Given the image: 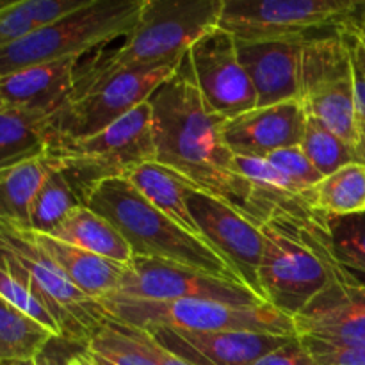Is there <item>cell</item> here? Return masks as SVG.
I'll use <instances>...</instances> for the list:
<instances>
[{
	"label": "cell",
	"mask_w": 365,
	"mask_h": 365,
	"mask_svg": "<svg viewBox=\"0 0 365 365\" xmlns=\"http://www.w3.org/2000/svg\"><path fill=\"white\" fill-rule=\"evenodd\" d=\"M52 114L31 110H0V170L46 152Z\"/></svg>",
	"instance_id": "cell-24"
},
{
	"label": "cell",
	"mask_w": 365,
	"mask_h": 365,
	"mask_svg": "<svg viewBox=\"0 0 365 365\" xmlns=\"http://www.w3.org/2000/svg\"><path fill=\"white\" fill-rule=\"evenodd\" d=\"M0 298L9 302L11 305L20 309L21 312L31 316L32 319H36L38 323H41L43 327H46L50 331H53V334L57 335V339H59V330H57L56 321L50 316L48 310L34 298V294H32L21 282H18L13 274H9L6 269H2V267H0Z\"/></svg>",
	"instance_id": "cell-33"
},
{
	"label": "cell",
	"mask_w": 365,
	"mask_h": 365,
	"mask_svg": "<svg viewBox=\"0 0 365 365\" xmlns=\"http://www.w3.org/2000/svg\"><path fill=\"white\" fill-rule=\"evenodd\" d=\"M86 205L113 223L134 257L166 260L242 284L216 250L164 216L125 177L102 182Z\"/></svg>",
	"instance_id": "cell-4"
},
{
	"label": "cell",
	"mask_w": 365,
	"mask_h": 365,
	"mask_svg": "<svg viewBox=\"0 0 365 365\" xmlns=\"http://www.w3.org/2000/svg\"><path fill=\"white\" fill-rule=\"evenodd\" d=\"M305 200L328 217L365 212V164L351 163L328 175L307 191Z\"/></svg>",
	"instance_id": "cell-25"
},
{
	"label": "cell",
	"mask_w": 365,
	"mask_h": 365,
	"mask_svg": "<svg viewBox=\"0 0 365 365\" xmlns=\"http://www.w3.org/2000/svg\"><path fill=\"white\" fill-rule=\"evenodd\" d=\"M106 319L125 327L175 328L191 331H257V334L296 337L294 321L269 303L232 305L210 299L143 302L106 296L96 302Z\"/></svg>",
	"instance_id": "cell-7"
},
{
	"label": "cell",
	"mask_w": 365,
	"mask_h": 365,
	"mask_svg": "<svg viewBox=\"0 0 365 365\" xmlns=\"http://www.w3.org/2000/svg\"><path fill=\"white\" fill-rule=\"evenodd\" d=\"M187 207L198 227L200 237L220 253L246 287L262 298L259 269L264 253V235L260 228L239 210L195 187H189L187 191Z\"/></svg>",
	"instance_id": "cell-14"
},
{
	"label": "cell",
	"mask_w": 365,
	"mask_h": 365,
	"mask_svg": "<svg viewBox=\"0 0 365 365\" xmlns=\"http://www.w3.org/2000/svg\"><path fill=\"white\" fill-rule=\"evenodd\" d=\"M299 148L323 177L356 163L355 150L312 116L307 118L305 134L299 143Z\"/></svg>",
	"instance_id": "cell-29"
},
{
	"label": "cell",
	"mask_w": 365,
	"mask_h": 365,
	"mask_svg": "<svg viewBox=\"0 0 365 365\" xmlns=\"http://www.w3.org/2000/svg\"><path fill=\"white\" fill-rule=\"evenodd\" d=\"M305 38L237 41V53L257 93V107L299 102Z\"/></svg>",
	"instance_id": "cell-18"
},
{
	"label": "cell",
	"mask_w": 365,
	"mask_h": 365,
	"mask_svg": "<svg viewBox=\"0 0 365 365\" xmlns=\"http://www.w3.org/2000/svg\"><path fill=\"white\" fill-rule=\"evenodd\" d=\"M0 267L13 274L48 310L59 341L84 348L106 321L95 299L82 294L20 225L0 221Z\"/></svg>",
	"instance_id": "cell-5"
},
{
	"label": "cell",
	"mask_w": 365,
	"mask_h": 365,
	"mask_svg": "<svg viewBox=\"0 0 365 365\" xmlns=\"http://www.w3.org/2000/svg\"><path fill=\"white\" fill-rule=\"evenodd\" d=\"M82 353L91 365H155L127 327L109 319L86 342Z\"/></svg>",
	"instance_id": "cell-28"
},
{
	"label": "cell",
	"mask_w": 365,
	"mask_h": 365,
	"mask_svg": "<svg viewBox=\"0 0 365 365\" xmlns=\"http://www.w3.org/2000/svg\"><path fill=\"white\" fill-rule=\"evenodd\" d=\"M327 217L278 216L259 227L264 235L260 292L269 305L289 317L302 312L331 282L353 277L331 255Z\"/></svg>",
	"instance_id": "cell-2"
},
{
	"label": "cell",
	"mask_w": 365,
	"mask_h": 365,
	"mask_svg": "<svg viewBox=\"0 0 365 365\" xmlns=\"http://www.w3.org/2000/svg\"><path fill=\"white\" fill-rule=\"evenodd\" d=\"M68 362H70V365H91V364H89V360L86 359V355L82 351L70 355V360H68Z\"/></svg>",
	"instance_id": "cell-40"
},
{
	"label": "cell",
	"mask_w": 365,
	"mask_h": 365,
	"mask_svg": "<svg viewBox=\"0 0 365 365\" xmlns=\"http://www.w3.org/2000/svg\"><path fill=\"white\" fill-rule=\"evenodd\" d=\"M50 235L121 266H127L134 259L132 248L123 235L88 205L71 210Z\"/></svg>",
	"instance_id": "cell-22"
},
{
	"label": "cell",
	"mask_w": 365,
	"mask_h": 365,
	"mask_svg": "<svg viewBox=\"0 0 365 365\" xmlns=\"http://www.w3.org/2000/svg\"><path fill=\"white\" fill-rule=\"evenodd\" d=\"M127 328L132 331V335L138 339L139 344L145 348V351L148 353V356L153 360V362H155V365H191V364L184 362L182 359H178V356L173 355L171 351H168L166 348H163V346H160L159 342L152 337V334H150V331L143 330V328H134V327H127Z\"/></svg>",
	"instance_id": "cell-37"
},
{
	"label": "cell",
	"mask_w": 365,
	"mask_h": 365,
	"mask_svg": "<svg viewBox=\"0 0 365 365\" xmlns=\"http://www.w3.org/2000/svg\"><path fill=\"white\" fill-rule=\"evenodd\" d=\"M187 59L196 88L214 114L230 120L255 109V88L239 59L234 36L214 27L189 48Z\"/></svg>",
	"instance_id": "cell-13"
},
{
	"label": "cell",
	"mask_w": 365,
	"mask_h": 365,
	"mask_svg": "<svg viewBox=\"0 0 365 365\" xmlns=\"http://www.w3.org/2000/svg\"><path fill=\"white\" fill-rule=\"evenodd\" d=\"M178 64L125 70L75 89L73 96L48 120V145L95 135L123 118L175 75ZM48 148V146H46Z\"/></svg>",
	"instance_id": "cell-9"
},
{
	"label": "cell",
	"mask_w": 365,
	"mask_h": 365,
	"mask_svg": "<svg viewBox=\"0 0 365 365\" xmlns=\"http://www.w3.org/2000/svg\"><path fill=\"white\" fill-rule=\"evenodd\" d=\"M82 59L34 64L0 77V95L9 109L53 114L73 96Z\"/></svg>",
	"instance_id": "cell-19"
},
{
	"label": "cell",
	"mask_w": 365,
	"mask_h": 365,
	"mask_svg": "<svg viewBox=\"0 0 365 365\" xmlns=\"http://www.w3.org/2000/svg\"><path fill=\"white\" fill-rule=\"evenodd\" d=\"M163 348L191 365H253L292 337L257 331H191L175 328L146 330Z\"/></svg>",
	"instance_id": "cell-16"
},
{
	"label": "cell",
	"mask_w": 365,
	"mask_h": 365,
	"mask_svg": "<svg viewBox=\"0 0 365 365\" xmlns=\"http://www.w3.org/2000/svg\"><path fill=\"white\" fill-rule=\"evenodd\" d=\"M68 360H70V356L63 359V356H59L57 353H52L50 349H46V351L39 353L38 356H34V359L31 360H24V362H11L4 365H70L68 364Z\"/></svg>",
	"instance_id": "cell-38"
},
{
	"label": "cell",
	"mask_w": 365,
	"mask_h": 365,
	"mask_svg": "<svg viewBox=\"0 0 365 365\" xmlns=\"http://www.w3.org/2000/svg\"><path fill=\"white\" fill-rule=\"evenodd\" d=\"M346 25L355 29L365 43V0H362V2H360V0H355V6H353V11L351 14H349L348 24Z\"/></svg>",
	"instance_id": "cell-39"
},
{
	"label": "cell",
	"mask_w": 365,
	"mask_h": 365,
	"mask_svg": "<svg viewBox=\"0 0 365 365\" xmlns=\"http://www.w3.org/2000/svg\"><path fill=\"white\" fill-rule=\"evenodd\" d=\"M355 0H223L217 27L237 41L305 38L348 24Z\"/></svg>",
	"instance_id": "cell-11"
},
{
	"label": "cell",
	"mask_w": 365,
	"mask_h": 365,
	"mask_svg": "<svg viewBox=\"0 0 365 365\" xmlns=\"http://www.w3.org/2000/svg\"><path fill=\"white\" fill-rule=\"evenodd\" d=\"M4 109H6V103H4L2 95H0V110H4Z\"/></svg>",
	"instance_id": "cell-41"
},
{
	"label": "cell",
	"mask_w": 365,
	"mask_h": 365,
	"mask_svg": "<svg viewBox=\"0 0 365 365\" xmlns=\"http://www.w3.org/2000/svg\"><path fill=\"white\" fill-rule=\"evenodd\" d=\"M307 110L299 102L255 107L225 120V145L234 157L267 159L271 153L299 146L307 127Z\"/></svg>",
	"instance_id": "cell-17"
},
{
	"label": "cell",
	"mask_w": 365,
	"mask_h": 365,
	"mask_svg": "<svg viewBox=\"0 0 365 365\" xmlns=\"http://www.w3.org/2000/svg\"><path fill=\"white\" fill-rule=\"evenodd\" d=\"M61 166V159L46 150L41 155L0 170V221L27 228L32 198L45 178Z\"/></svg>",
	"instance_id": "cell-23"
},
{
	"label": "cell",
	"mask_w": 365,
	"mask_h": 365,
	"mask_svg": "<svg viewBox=\"0 0 365 365\" xmlns=\"http://www.w3.org/2000/svg\"><path fill=\"white\" fill-rule=\"evenodd\" d=\"M29 234L82 294L98 302L116 292L127 266L68 245L48 234H39L34 230H29Z\"/></svg>",
	"instance_id": "cell-20"
},
{
	"label": "cell",
	"mask_w": 365,
	"mask_h": 365,
	"mask_svg": "<svg viewBox=\"0 0 365 365\" xmlns=\"http://www.w3.org/2000/svg\"><path fill=\"white\" fill-rule=\"evenodd\" d=\"M36 24L27 9L25 0L20 2H6L0 7V50L11 43L25 38L36 31Z\"/></svg>",
	"instance_id": "cell-34"
},
{
	"label": "cell",
	"mask_w": 365,
	"mask_h": 365,
	"mask_svg": "<svg viewBox=\"0 0 365 365\" xmlns=\"http://www.w3.org/2000/svg\"><path fill=\"white\" fill-rule=\"evenodd\" d=\"M342 38L348 46L349 61H351L353 81H355V102H356V128H359V143L355 155L356 163L365 164V43L355 29L341 27Z\"/></svg>",
	"instance_id": "cell-31"
},
{
	"label": "cell",
	"mask_w": 365,
	"mask_h": 365,
	"mask_svg": "<svg viewBox=\"0 0 365 365\" xmlns=\"http://www.w3.org/2000/svg\"><path fill=\"white\" fill-rule=\"evenodd\" d=\"M120 296L143 302H177V299H210L232 305H260L266 303L245 284L212 277L192 267L180 266L148 257H134L125 267L116 292Z\"/></svg>",
	"instance_id": "cell-12"
},
{
	"label": "cell",
	"mask_w": 365,
	"mask_h": 365,
	"mask_svg": "<svg viewBox=\"0 0 365 365\" xmlns=\"http://www.w3.org/2000/svg\"><path fill=\"white\" fill-rule=\"evenodd\" d=\"M223 0H145L123 45L78 66L77 88L118 71L180 63L192 45L217 27Z\"/></svg>",
	"instance_id": "cell-3"
},
{
	"label": "cell",
	"mask_w": 365,
	"mask_h": 365,
	"mask_svg": "<svg viewBox=\"0 0 365 365\" xmlns=\"http://www.w3.org/2000/svg\"><path fill=\"white\" fill-rule=\"evenodd\" d=\"M82 205L86 203L66 178L63 166L57 168L45 178L32 198L27 228L50 235L71 210Z\"/></svg>",
	"instance_id": "cell-27"
},
{
	"label": "cell",
	"mask_w": 365,
	"mask_h": 365,
	"mask_svg": "<svg viewBox=\"0 0 365 365\" xmlns=\"http://www.w3.org/2000/svg\"><path fill=\"white\" fill-rule=\"evenodd\" d=\"M145 0H89L81 9L0 50V77L34 64L82 59L134 31Z\"/></svg>",
	"instance_id": "cell-6"
},
{
	"label": "cell",
	"mask_w": 365,
	"mask_h": 365,
	"mask_svg": "<svg viewBox=\"0 0 365 365\" xmlns=\"http://www.w3.org/2000/svg\"><path fill=\"white\" fill-rule=\"evenodd\" d=\"M46 150L61 159L66 178L88 203L102 182L127 177L134 168L155 160L150 103H141L98 134L52 143Z\"/></svg>",
	"instance_id": "cell-8"
},
{
	"label": "cell",
	"mask_w": 365,
	"mask_h": 365,
	"mask_svg": "<svg viewBox=\"0 0 365 365\" xmlns=\"http://www.w3.org/2000/svg\"><path fill=\"white\" fill-rule=\"evenodd\" d=\"M56 341L53 331L0 298V365L34 359Z\"/></svg>",
	"instance_id": "cell-26"
},
{
	"label": "cell",
	"mask_w": 365,
	"mask_h": 365,
	"mask_svg": "<svg viewBox=\"0 0 365 365\" xmlns=\"http://www.w3.org/2000/svg\"><path fill=\"white\" fill-rule=\"evenodd\" d=\"M125 178L164 216L180 225L185 232L200 237L198 227L187 207V191L192 185L184 177L155 160H150L128 171Z\"/></svg>",
	"instance_id": "cell-21"
},
{
	"label": "cell",
	"mask_w": 365,
	"mask_h": 365,
	"mask_svg": "<svg viewBox=\"0 0 365 365\" xmlns=\"http://www.w3.org/2000/svg\"><path fill=\"white\" fill-rule=\"evenodd\" d=\"M292 321L299 339L365 349V284L355 274L331 282Z\"/></svg>",
	"instance_id": "cell-15"
},
{
	"label": "cell",
	"mask_w": 365,
	"mask_h": 365,
	"mask_svg": "<svg viewBox=\"0 0 365 365\" xmlns=\"http://www.w3.org/2000/svg\"><path fill=\"white\" fill-rule=\"evenodd\" d=\"M253 365H319L299 337H292L280 348L264 355Z\"/></svg>",
	"instance_id": "cell-36"
},
{
	"label": "cell",
	"mask_w": 365,
	"mask_h": 365,
	"mask_svg": "<svg viewBox=\"0 0 365 365\" xmlns=\"http://www.w3.org/2000/svg\"><path fill=\"white\" fill-rule=\"evenodd\" d=\"M148 103L155 163L246 217L253 185L235 171V157L223 139L225 118L214 114L203 102L187 53L173 77L150 96Z\"/></svg>",
	"instance_id": "cell-1"
},
{
	"label": "cell",
	"mask_w": 365,
	"mask_h": 365,
	"mask_svg": "<svg viewBox=\"0 0 365 365\" xmlns=\"http://www.w3.org/2000/svg\"><path fill=\"white\" fill-rule=\"evenodd\" d=\"M319 365H365V349L339 348L324 342L302 339Z\"/></svg>",
	"instance_id": "cell-35"
},
{
	"label": "cell",
	"mask_w": 365,
	"mask_h": 365,
	"mask_svg": "<svg viewBox=\"0 0 365 365\" xmlns=\"http://www.w3.org/2000/svg\"><path fill=\"white\" fill-rule=\"evenodd\" d=\"M331 255L346 269L365 273V212L327 217Z\"/></svg>",
	"instance_id": "cell-30"
},
{
	"label": "cell",
	"mask_w": 365,
	"mask_h": 365,
	"mask_svg": "<svg viewBox=\"0 0 365 365\" xmlns=\"http://www.w3.org/2000/svg\"><path fill=\"white\" fill-rule=\"evenodd\" d=\"M299 103L353 150L359 143L355 81L341 29L307 36Z\"/></svg>",
	"instance_id": "cell-10"
},
{
	"label": "cell",
	"mask_w": 365,
	"mask_h": 365,
	"mask_svg": "<svg viewBox=\"0 0 365 365\" xmlns=\"http://www.w3.org/2000/svg\"><path fill=\"white\" fill-rule=\"evenodd\" d=\"M266 160L305 195L307 191H310L314 185L319 184L324 178L316 170V166L307 159V155L299 146L278 150V152L271 153Z\"/></svg>",
	"instance_id": "cell-32"
}]
</instances>
